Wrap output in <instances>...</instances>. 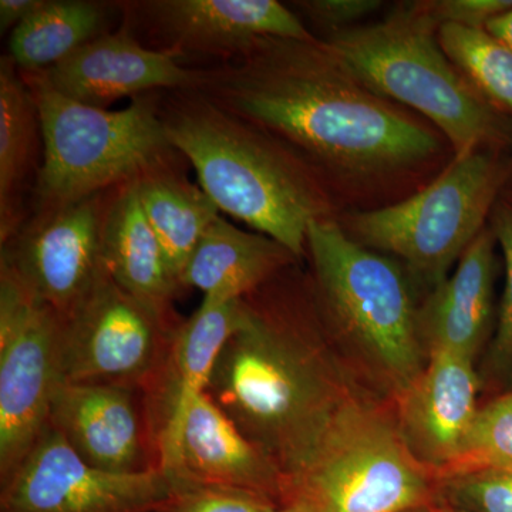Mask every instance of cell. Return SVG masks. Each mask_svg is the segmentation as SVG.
Segmentation results:
<instances>
[{"instance_id":"6","label":"cell","mask_w":512,"mask_h":512,"mask_svg":"<svg viewBox=\"0 0 512 512\" xmlns=\"http://www.w3.org/2000/svg\"><path fill=\"white\" fill-rule=\"evenodd\" d=\"M306 249L320 313L406 392L426 366L419 311L402 269L350 238L333 218L311 224Z\"/></svg>"},{"instance_id":"16","label":"cell","mask_w":512,"mask_h":512,"mask_svg":"<svg viewBox=\"0 0 512 512\" xmlns=\"http://www.w3.org/2000/svg\"><path fill=\"white\" fill-rule=\"evenodd\" d=\"M239 303L241 299H202L200 308L178 329L160 372L144 390L158 466L163 473L174 467L192 404L207 393L221 349L237 328Z\"/></svg>"},{"instance_id":"2","label":"cell","mask_w":512,"mask_h":512,"mask_svg":"<svg viewBox=\"0 0 512 512\" xmlns=\"http://www.w3.org/2000/svg\"><path fill=\"white\" fill-rule=\"evenodd\" d=\"M207 394L291 484L346 396L315 303L281 291L278 276L242 298Z\"/></svg>"},{"instance_id":"32","label":"cell","mask_w":512,"mask_h":512,"mask_svg":"<svg viewBox=\"0 0 512 512\" xmlns=\"http://www.w3.org/2000/svg\"><path fill=\"white\" fill-rule=\"evenodd\" d=\"M46 0H2L0 2V33L13 32L45 5Z\"/></svg>"},{"instance_id":"17","label":"cell","mask_w":512,"mask_h":512,"mask_svg":"<svg viewBox=\"0 0 512 512\" xmlns=\"http://www.w3.org/2000/svg\"><path fill=\"white\" fill-rule=\"evenodd\" d=\"M478 384L473 357L430 349L400 409V434L419 463L440 474L454 463L478 410Z\"/></svg>"},{"instance_id":"33","label":"cell","mask_w":512,"mask_h":512,"mask_svg":"<svg viewBox=\"0 0 512 512\" xmlns=\"http://www.w3.org/2000/svg\"><path fill=\"white\" fill-rule=\"evenodd\" d=\"M485 29L512 50V9L491 20Z\"/></svg>"},{"instance_id":"10","label":"cell","mask_w":512,"mask_h":512,"mask_svg":"<svg viewBox=\"0 0 512 512\" xmlns=\"http://www.w3.org/2000/svg\"><path fill=\"white\" fill-rule=\"evenodd\" d=\"M180 328L128 295L103 265L87 295L62 318L63 383L146 390Z\"/></svg>"},{"instance_id":"3","label":"cell","mask_w":512,"mask_h":512,"mask_svg":"<svg viewBox=\"0 0 512 512\" xmlns=\"http://www.w3.org/2000/svg\"><path fill=\"white\" fill-rule=\"evenodd\" d=\"M157 109L171 146L220 211L296 258L308 255L309 227L332 218L333 208L325 177L308 160L194 90L165 92Z\"/></svg>"},{"instance_id":"31","label":"cell","mask_w":512,"mask_h":512,"mask_svg":"<svg viewBox=\"0 0 512 512\" xmlns=\"http://www.w3.org/2000/svg\"><path fill=\"white\" fill-rule=\"evenodd\" d=\"M292 5L332 35L356 28L360 20L377 12L383 3L380 0H303Z\"/></svg>"},{"instance_id":"27","label":"cell","mask_w":512,"mask_h":512,"mask_svg":"<svg viewBox=\"0 0 512 512\" xmlns=\"http://www.w3.org/2000/svg\"><path fill=\"white\" fill-rule=\"evenodd\" d=\"M448 507L467 512H512V467L488 468L443 478Z\"/></svg>"},{"instance_id":"21","label":"cell","mask_w":512,"mask_h":512,"mask_svg":"<svg viewBox=\"0 0 512 512\" xmlns=\"http://www.w3.org/2000/svg\"><path fill=\"white\" fill-rule=\"evenodd\" d=\"M295 255L275 239L217 218L185 266L181 286L212 301H238L291 268Z\"/></svg>"},{"instance_id":"22","label":"cell","mask_w":512,"mask_h":512,"mask_svg":"<svg viewBox=\"0 0 512 512\" xmlns=\"http://www.w3.org/2000/svg\"><path fill=\"white\" fill-rule=\"evenodd\" d=\"M42 141L39 111L28 83L8 55L0 59V244L29 218Z\"/></svg>"},{"instance_id":"9","label":"cell","mask_w":512,"mask_h":512,"mask_svg":"<svg viewBox=\"0 0 512 512\" xmlns=\"http://www.w3.org/2000/svg\"><path fill=\"white\" fill-rule=\"evenodd\" d=\"M62 318L0 265V481L28 456L49 426L63 384Z\"/></svg>"},{"instance_id":"1","label":"cell","mask_w":512,"mask_h":512,"mask_svg":"<svg viewBox=\"0 0 512 512\" xmlns=\"http://www.w3.org/2000/svg\"><path fill=\"white\" fill-rule=\"evenodd\" d=\"M194 92L295 150L328 180L404 173L439 151V137L370 92L322 40L265 37L202 67Z\"/></svg>"},{"instance_id":"18","label":"cell","mask_w":512,"mask_h":512,"mask_svg":"<svg viewBox=\"0 0 512 512\" xmlns=\"http://www.w3.org/2000/svg\"><path fill=\"white\" fill-rule=\"evenodd\" d=\"M170 480L247 491L279 507L288 503L289 481L264 451L232 423L207 393L192 404Z\"/></svg>"},{"instance_id":"19","label":"cell","mask_w":512,"mask_h":512,"mask_svg":"<svg viewBox=\"0 0 512 512\" xmlns=\"http://www.w3.org/2000/svg\"><path fill=\"white\" fill-rule=\"evenodd\" d=\"M101 258L113 281L128 295L171 325H183L174 309L183 289L144 215L136 180L114 190L103 225Z\"/></svg>"},{"instance_id":"36","label":"cell","mask_w":512,"mask_h":512,"mask_svg":"<svg viewBox=\"0 0 512 512\" xmlns=\"http://www.w3.org/2000/svg\"><path fill=\"white\" fill-rule=\"evenodd\" d=\"M507 200H510V201H512V192H511V194H510V195H508V198H507Z\"/></svg>"},{"instance_id":"20","label":"cell","mask_w":512,"mask_h":512,"mask_svg":"<svg viewBox=\"0 0 512 512\" xmlns=\"http://www.w3.org/2000/svg\"><path fill=\"white\" fill-rule=\"evenodd\" d=\"M495 237L485 227L467 248L453 275L434 288L419 311L421 339L430 349L468 357L483 345L493 316Z\"/></svg>"},{"instance_id":"15","label":"cell","mask_w":512,"mask_h":512,"mask_svg":"<svg viewBox=\"0 0 512 512\" xmlns=\"http://www.w3.org/2000/svg\"><path fill=\"white\" fill-rule=\"evenodd\" d=\"M39 74L57 93L100 109L157 90H195L201 82V69L143 45L126 26L96 37Z\"/></svg>"},{"instance_id":"12","label":"cell","mask_w":512,"mask_h":512,"mask_svg":"<svg viewBox=\"0 0 512 512\" xmlns=\"http://www.w3.org/2000/svg\"><path fill=\"white\" fill-rule=\"evenodd\" d=\"M170 488L161 470L117 474L93 467L47 426L0 481V512H157Z\"/></svg>"},{"instance_id":"4","label":"cell","mask_w":512,"mask_h":512,"mask_svg":"<svg viewBox=\"0 0 512 512\" xmlns=\"http://www.w3.org/2000/svg\"><path fill=\"white\" fill-rule=\"evenodd\" d=\"M437 32L439 25L416 2L382 22L320 40L370 92L430 120L450 141L454 157L504 144L510 137L504 117L458 73Z\"/></svg>"},{"instance_id":"11","label":"cell","mask_w":512,"mask_h":512,"mask_svg":"<svg viewBox=\"0 0 512 512\" xmlns=\"http://www.w3.org/2000/svg\"><path fill=\"white\" fill-rule=\"evenodd\" d=\"M116 188L32 212L0 247V265L60 318L79 305L103 269V225Z\"/></svg>"},{"instance_id":"23","label":"cell","mask_w":512,"mask_h":512,"mask_svg":"<svg viewBox=\"0 0 512 512\" xmlns=\"http://www.w3.org/2000/svg\"><path fill=\"white\" fill-rule=\"evenodd\" d=\"M181 160L154 168L136 180L144 215L180 286L192 252L212 222L221 215L220 208L204 190L191 184L181 173L178 167Z\"/></svg>"},{"instance_id":"25","label":"cell","mask_w":512,"mask_h":512,"mask_svg":"<svg viewBox=\"0 0 512 512\" xmlns=\"http://www.w3.org/2000/svg\"><path fill=\"white\" fill-rule=\"evenodd\" d=\"M439 43L458 73L498 114L512 120V50L487 29L441 25Z\"/></svg>"},{"instance_id":"37","label":"cell","mask_w":512,"mask_h":512,"mask_svg":"<svg viewBox=\"0 0 512 512\" xmlns=\"http://www.w3.org/2000/svg\"><path fill=\"white\" fill-rule=\"evenodd\" d=\"M416 512H426V511L420 510V511H416ZM429 512H433V511H429Z\"/></svg>"},{"instance_id":"30","label":"cell","mask_w":512,"mask_h":512,"mask_svg":"<svg viewBox=\"0 0 512 512\" xmlns=\"http://www.w3.org/2000/svg\"><path fill=\"white\" fill-rule=\"evenodd\" d=\"M421 9L439 25L485 29L491 20L512 9V0H433L419 2Z\"/></svg>"},{"instance_id":"5","label":"cell","mask_w":512,"mask_h":512,"mask_svg":"<svg viewBox=\"0 0 512 512\" xmlns=\"http://www.w3.org/2000/svg\"><path fill=\"white\" fill-rule=\"evenodd\" d=\"M22 76L35 97L43 141L32 212L109 191L184 158L165 134L157 99L100 109L57 93L39 73Z\"/></svg>"},{"instance_id":"28","label":"cell","mask_w":512,"mask_h":512,"mask_svg":"<svg viewBox=\"0 0 512 512\" xmlns=\"http://www.w3.org/2000/svg\"><path fill=\"white\" fill-rule=\"evenodd\" d=\"M170 484V493L157 512H276L279 508L261 495L234 488L185 480H170Z\"/></svg>"},{"instance_id":"13","label":"cell","mask_w":512,"mask_h":512,"mask_svg":"<svg viewBox=\"0 0 512 512\" xmlns=\"http://www.w3.org/2000/svg\"><path fill=\"white\" fill-rule=\"evenodd\" d=\"M123 26L143 32L151 49L225 60L265 37L305 40L313 36L298 15L276 0H143L119 3Z\"/></svg>"},{"instance_id":"26","label":"cell","mask_w":512,"mask_h":512,"mask_svg":"<svg viewBox=\"0 0 512 512\" xmlns=\"http://www.w3.org/2000/svg\"><path fill=\"white\" fill-rule=\"evenodd\" d=\"M512 467V394L478 409L454 463L443 478L488 468Z\"/></svg>"},{"instance_id":"29","label":"cell","mask_w":512,"mask_h":512,"mask_svg":"<svg viewBox=\"0 0 512 512\" xmlns=\"http://www.w3.org/2000/svg\"><path fill=\"white\" fill-rule=\"evenodd\" d=\"M491 231L503 251L505 288L494 339V359L505 365L512 359V201H500L491 212Z\"/></svg>"},{"instance_id":"35","label":"cell","mask_w":512,"mask_h":512,"mask_svg":"<svg viewBox=\"0 0 512 512\" xmlns=\"http://www.w3.org/2000/svg\"><path fill=\"white\" fill-rule=\"evenodd\" d=\"M433 512H467V511L457 510V508L448 507V505H444V507H441V508H439V510L433 511Z\"/></svg>"},{"instance_id":"7","label":"cell","mask_w":512,"mask_h":512,"mask_svg":"<svg viewBox=\"0 0 512 512\" xmlns=\"http://www.w3.org/2000/svg\"><path fill=\"white\" fill-rule=\"evenodd\" d=\"M508 167L485 150L454 157L423 190L397 204L353 212L340 222L366 248L396 255L427 284H441L485 228Z\"/></svg>"},{"instance_id":"24","label":"cell","mask_w":512,"mask_h":512,"mask_svg":"<svg viewBox=\"0 0 512 512\" xmlns=\"http://www.w3.org/2000/svg\"><path fill=\"white\" fill-rule=\"evenodd\" d=\"M113 8L92 0H46L32 18L10 33L8 56L22 73L45 72L109 33Z\"/></svg>"},{"instance_id":"14","label":"cell","mask_w":512,"mask_h":512,"mask_svg":"<svg viewBox=\"0 0 512 512\" xmlns=\"http://www.w3.org/2000/svg\"><path fill=\"white\" fill-rule=\"evenodd\" d=\"M49 426L100 470L117 474L160 470L146 392L138 387L60 384Z\"/></svg>"},{"instance_id":"8","label":"cell","mask_w":512,"mask_h":512,"mask_svg":"<svg viewBox=\"0 0 512 512\" xmlns=\"http://www.w3.org/2000/svg\"><path fill=\"white\" fill-rule=\"evenodd\" d=\"M430 498L426 470L400 431L345 396L292 478L288 503L301 500L315 512H416Z\"/></svg>"},{"instance_id":"34","label":"cell","mask_w":512,"mask_h":512,"mask_svg":"<svg viewBox=\"0 0 512 512\" xmlns=\"http://www.w3.org/2000/svg\"><path fill=\"white\" fill-rule=\"evenodd\" d=\"M276 512H315L308 504L301 500H293L291 503L282 505Z\"/></svg>"}]
</instances>
